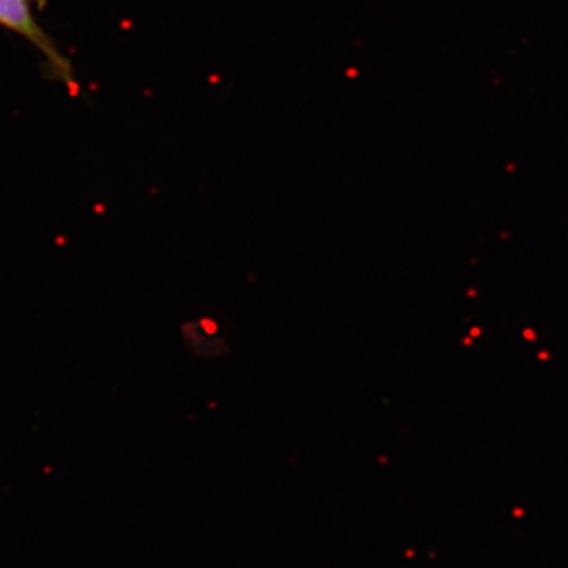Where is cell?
<instances>
[{
  "mask_svg": "<svg viewBox=\"0 0 568 568\" xmlns=\"http://www.w3.org/2000/svg\"><path fill=\"white\" fill-rule=\"evenodd\" d=\"M0 26L28 40L41 52L51 73L59 81L69 85L70 89L77 88L69 59L62 55L61 50L55 47L54 41L37 21L33 0H0Z\"/></svg>",
  "mask_w": 568,
  "mask_h": 568,
  "instance_id": "obj_1",
  "label": "cell"
}]
</instances>
